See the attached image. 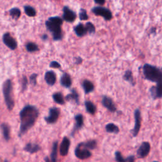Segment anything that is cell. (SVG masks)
<instances>
[{
  "label": "cell",
  "mask_w": 162,
  "mask_h": 162,
  "mask_svg": "<svg viewBox=\"0 0 162 162\" xmlns=\"http://www.w3.org/2000/svg\"><path fill=\"white\" fill-rule=\"evenodd\" d=\"M39 117V110L35 106L27 105L20 112V127L19 136L26 134L32 128Z\"/></svg>",
  "instance_id": "obj_1"
},
{
  "label": "cell",
  "mask_w": 162,
  "mask_h": 162,
  "mask_svg": "<svg viewBox=\"0 0 162 162\" xmlns=\"http://www.w3.org/2000/svg\"><path fill=\"white\" fill-rule=\"evenodd\" d=\"M142 74L146 80L158 84L162 83V70L161 68L145 64L142 66Z\"/></svg>",
  "instance_id": "obj_2"
},
{
  "label": "cell",
  "mask_w": 162,
  "mask_h": 162,
  "mask_svg": "<svg viewBox=\"0 0 162 162\" xmlns=\"http://www.w3.org/2000/svg\"><path fill=\"white\" fill-rule=\"evenodd\" d=\"M3 93L7 108L11 111L14 109L15 103L13 97V85L11 80L7 79L3 85Z\"/></svg>",
  "instance_id": "obj_3"
},
{
  "label": "cell",
  "mask_w": 162,
  "mask_h": 162,
  "mask_svg": "<svg viewBox=\"0 0 162 162\" xmlns=\"http://www.w3.org/2000/svg\"><path fill=\"white\" fill-rule=\"evenodd\" d=\"M46 26L48 30L52 34L55 41H60L63 39V33H62L61 26L53 23L49 20L46 22Z\"/></svg>",
  "instance_id": "obj_4"
},
{
  "label": "cell",
  "mask_w": 162,
  "mask_h": 162,
  "mask_svg": "<svg viewBox=\"0 0 162 162\" xmlns=\"http://www.w3.org/2000/svg\"><path fill=\"white\" fill-rule=\"evenodd\" d=\"M92 12L96 16H99L103 17L106 21H110L113 18V14L111 10L104 7L98 6L92 8Z\"/></svg>",
  "instance_id": "obj_5"
},
{
  "label": "cell",
  "mask_w": 162,
  "mask_h": 162,
  "mask_svg": "<svg viewBox=\"0 0 162 162\" xmlns=\"http://www.w3.org/2000/svg\"><path fill=\"white\" fill-rule=\"evenodd\" d=\"M134 127L131 130V133L133 136V137L136 138L137 136L138 135L141 127V112L139 108H136L134 111Z\"/></svg>",
  "instance_id": "obj_6"
},
{
  "label": "cell",
  "mask_w": 162,
  "mask_h": 162,
  "mask_svg": "<svg viewBox=\"0 0 162 162\" xmlns=\"http://www.w3.org/2000/svg\"><path fill=\"white\" fill-rule=\"evenodd\" d=\"M75 154L80 160H86L90 158L92 155L91 152L88 149L84 148L81 143L79 144L75 150Z\"/></svg>",
  "instance_id": "obj_7"
},
{
  "label": "cell",
  "mask_w": 162,
  "mask_h": 162,
  "mask_svg": "<svg viewBox=\"0 0 162 162\" xmlns=\"http://www.w3.org/2000/svg\"><path fill=\"white\" fill-rule=\"evenodd\" d=\"M151 150L150 143L147 141L142 142L137 150V155L139 158H145L149 154Z\"/></svg>",
  "instance_id": "obj_8"
},
{
  "label": "cell",
  "mask_w": 162,
  "mask_h": 162,
  "mask_svg": "<svg viewBox=\"0 0 162 162\" xmlns=\"http://www.w3.org/2000/svg\"><path fill=\"white\" fill-rule=\"evenodd\" d=\"M60 114V110L58 108L53 107L49 109V115L45 117L46 122L49 124H53L57 122Z\"/></svg>",
  "instance_id": "obj_9"
},
{
  "label": "cell",
  "mask_w": 162,
  "mask_h": 162,
  "mask_svg": "<svg viewBox=\"0 0 162 162\" xmlns=\"http://www.w3.org/2000/svg\"><path fill=\"white\" fill-rule=\"evenodd\" d=\"M101 103L104 108H107L111 113H115L117 111V108L114 100L108 96H103L102 97Z\"/></svg>",
  "instance_id": "obj_10"
},
{
  "label": "cell",
  "mask_w": 162,
  "mask_h": 162,
  "mask_svg": "<svg viewBox=\"0 0 162 162\" xmlns=\"http://www.w3.org/2000/svg\"><path fill=\"white\" fill-rule=\"evenodd\" d=\"M3 42L6 46L11 50H15L18 46L17 42L9 33H5L3 36Z\"/></svg>",
  "instance_id": "obj_11"
},
{
  "label": "cell",
  "mask_w": 162,
  "mask_h": 162,
  "mask_svg": "<svg viewBox=\"0 0 162 162\" xmlns=\"http://www.w3.org/2000/svg\"><path fill=\"white\" fill-rule=\"evenodd\" d=\"M149 91L151 98L154 100L162 98V83H158L156 86L151 87Z\"/></svg>",
  "instance_id": "obj_12"
},
{
  "label": "cell",
  "mask_w": 162,
  "mask_h": 162,
  "mask_svg": "<svg viewBox=\"0 0 162 162\" xmlns=\"http://www.w3.org/2000/svg\"><path fill=\"white\" fill-rule=\"evenodd\" d=\"M63 18L65 21L71 23L76 19V14L67 6H65L63 8Z\"/></svg>",
  "instance_id": "obj_13"
},
{
  "label": "cell",
  "mask_w": 162,
  "mask_h": 162,
  "mask_svg": "<svg viewBox=\"0 0 162 162\" xmlns=\"http://www.w3.org/2000/svg\"><path fill=\"white\" fill-rule=\"evenodd\" d=\"M70 146V139L67 138V137H64L60 147V153L61 156L65 157V156L67 155L68 151H69Z\"/></svg>",
  "instance_id": "obj_14"
},
{
  "label": "cell",
  "mask_w": 162,
  "mask_h": 162,
  "mask_svg": "<svg viewBox=\"0 0 162 162\" xmlns=\"http://www.w3.org/2000/svg\"><path fill=\"white\" fill-rule=\"evenodd\" d=\"M75 120H76V123H75V126L73 127V131L72 134L73 135L79 130H80L83 127L84 125V118L82 114H77L75 117Z\"/></svg>",
  "instance_id": "obj_15"
},
{
  "label": "cell",
  "mask_w": 162,
  "mask_h": 162,
  "mask_svg": "<svg viewBox=\"0 0 162 162\" xmlns=\"http://www.w3.org/2000/svg\"><path fill=\"white\" fill-rule=\"evenodd\" d=\"M45 79L46 83L49 86H53L57 80V77L56 74L53 71H48L45 73Z\"/></svg>",
  "instance_id": "obj_16"
},
{
  "label": "cell",
  "mask_w": 162,
  "mask_h": 162,
  "mask_svg": "<svg viewBox=\"0 0 162 162\" xmlns=\"http://www.w3.org/2000/svg\"><path fill=\"white\" fill-rule=\"evenodd\" d=\"M123 79L129 83L132 86H136V81L134 78L133 73L130 70H127L123 76Z\"/></svg>",
  "instance_id": "obj_17"
},
{
  "label": "cell",
  "mask_w": 162,
  "mask_h": 162,
  "mask_svg": "<svg viewBox=\"0 0 162 162\" xmlns=\"http://www.w3.org/2000/svg\"><path fill=\"white\" fill-rule=\"evenodd\" d=\"M24 151H26L30 154H34L37 152H38L40 149L41 147L39 145L34 144V143H28L26 146L23 148Z\"/></svg>",
  "instance_id": "obj_18"
},
{
  "label": "cell",
  "mask_w": 162,
  "mask_h": 162,
  "mask_svg": "<svg viewBox=\"0 0 162 162\" xmlns=\"http://www.w3.org/2000/svg\"><path fill=\"white\" fill-rule=\"evenodd\" d=\"M60 83L61 86L66 88H69L72 85V79L70 75L67 73H64L61 77Z\"/></svg>",
  "instance_id": "obj_19"
},
{
  "label": "cell",
  "mask_w": 162,
  "mask_h": 162,
  "mask_svg": "<svg viewBox=\"0 0 162 162\" xmlns=\"http://www.w3.org/2000/svg\"><path fill=\"white\" fill-rule=\"evenodd\" d=\"M73 30L75 33H76L77 36L79 37L84 36L87 33H88V31H87L86 26L81 23L77 24V26L74 27Z\"/></svg>",
  "instance_id": "obj_20"
},
{
  "label": "cell",
  "mask_w": 162,
  "mask_h": 162,
  "mask_svg": "<svg viewBox=\"0 0 162 162\" xmlns=\"http://www.w3.org/2000/svg\"><path fill=\"white\" fill-rule=\"evenodd\" d=\"M83 88L86 94H89V93L94 91L95 86L91 81L89 80H84L83 82Z\"/></svg>",
  "instance_id": "obj_21"
},
{
  "label": "cell",
  "mask_w": 162,
  "mask_h": 162,
  "mask_svg": "<svg viewBox=\"0 0 162 162\" xmlns=\"http://www.w3.org/2000/svg\"><path fill=\"white\" fill-rule=\"evenodd\" d=\"M105 130L108 133L117 134L120 132V129L114 123H109L105 126Z\"/></svg>",
  "instance_id": "obj_22"
},
{
  "label": "cell",
  "mask_w": 162,
  "mask_h": 162,
  "mask_svg": "<svg viewBox=\"0 0 162 162\" xmlns=\"http://www.w3.org/2000/svg\"><path fill=\"white\" fill-rule=\"evenodd\" d=\"M65 99L67 101H73L76 102L77 104H79V96L77 92L76 91V89H72L71 91L70 94H68L65 97Z\"/></svg>",
  "instance_id": "obj_23"
},
{
  "label": "cell",
  "mask_w": 162,
  "mask_h": 162,
  "mask_svg": "<svg viewBox=\"0 0 162 162\" xmlns=\"http://www.w3.org/2000/svg\"><path fill=\"white\" fill-rule=\"evenodd\" d=\"M1 128L4 139L7 141H9L10 139V129L9 126L8 124L4 123L1 125Z\"/></svg>",
  "instance_id": "obj_24"
},
{
  "label": "cell",
  "mask_w": 162,
  "mask_h": 162,
  "mask_svg": "<svg viewBox=\"0 0 162 162\" xmlns=\"http://www.w3.org/2000/svg\"><path fill=\"white\" fill-rule=\"evenodd\" d=\"M85 107L86 111L91 115H95L96 112V107L95 104L90 101H85Z\"/></svg>",
  "instance_id": "obj_25"
},
{
  "label": "cell",
  "mask_w": 162,
  "mask_h": 162,
  "mask_svg": "<svg viewBox=\"0 0 162 162\" xmlns=\"http://www.w3.org/2000/svg\"><path fill=\"white\" fill-rule=\"evenodd\" d=\"M57 154H58V142H53L52 147V151L51 154V162H57Z\"/></svg>",
  "instance_id": "obj_26"
},
{
  "label": "cell",
  "mask_w": 162,
  "mask_h": 162,
  "mask_svg": "<svg viewBox=\"0 0 162 162\" xmlns=\"http://www.w3.org/2000/svg\"><path fill=\"white\" fill-rule=\"evenodd\" d=\"M81 145L90 150V149H95L97 147V142L96 140H89L84 142H81Z\"/></svg>",
  "instance_id": "obj_27"
},
{
  "label": "cell",
  "mask_w": 162,
  "mask_h": 162,
  "mask_svg": "<svg viewBox=\"0 0 162 162\" xmlns=\"http://www.w3.org/2000/svg\"><path fill=\"white\" fill-rule=\"evenodd\" d=\"M53 99L56 103L59 104H64L65 103L64 96L61 92H56L55 94H53Z\"/></svg>",
  "instance_id": "obj_28"
},
{
  "label": "cell",
  "mask_w": 162,
  "mask_h": 162,
  "mask_svg": "<svg viewBox=\"0 0 162 162\" xmlns=\"http://www.w3.org/2000/svg\"><path fill=\"white\" fill-rule=\"evenodd\" d=\"M24 11L26 14L30 17H33L36 15V10L29 5H26L24 7Z\"/></svg>",
  "instance_id": "obj_29"
},
{
  "label": "cell",
  "mask_w": 162,
  "mask_h": 162,
  "mask_svg": "<svg viewBox=\"0 0 162 162\" xmlns=\"http://www.w3.org/2000/svg\"><path fill=\"white\" fill-rule=\"evenodd\" d=\"M10 16L15 20H18L21 15L20 10L18 8H13L10 10Z\"/></svg>",
  "instance_id": "obj_30"
},
{
  "label": "cell",
  "mask_w": 162,
  "mask_h": 162,
  "mask_svg": "<svg viewBox=\"0 0 162 162\" xmlns=\"http://www.w3.org/2000/svg\"><path fill=\"white\" fill-rule=\"evenodd\" d=\"M26 50L30 53L37 51H39V49L38 46H37L36 43L32 42H28L26 45Z\"/></svg>",
  "instance_id": "obj_31"
},
{
  "label": "cell",
  "mask_w": 162,
  "mask_h": 162,
  "mask_svg": "<svg viewBox=\"0 0 162 162\" xmlns=\"http://www.w3.org/2000/svg\"><path fill=\"white\" fill-rule=\"evenodd\" d=\"M85 26L86 27L87 31H88V33H89V34H92L95 33L96 28H95V26H94V24L90 22H89L86 23Z\"/></svg>",
  "instance_id": "obj_32"
},
{
  "label": "cell",
  "mask_w": 162,
  "mask_h": 162,
  "mask_svg": "<svg viewBox=\"0 0 162 162\" xmlns=\"http://www.w3.org/2000/svg\"><path fill=\"white\" fill-rule=\"evenodd\" d=\"M48 20L50 22L55 23L56 24H58L59 26H61L62 23H63V20L59 17H52L48 18Z\"/></svg>",
  "instance_id": "obj_33"
},
{
  "label": "cell",
  "mask_w": 162,
  "mask_h": 162,
  "mask_svg": "<svg viewBox=\"0 0 162 162\" xmlns=\"http://www.w3.org/2000/svg\"><path fill=\"white\" fill-rule=\"evenodd\" d=\"M79 18L81 20H87L89 18L88 14H87V11L85 9H80L79 12Z\"/></svg>",
  "instance_id": "obj_34"
},
{
  "label": "cell",
  "mask_w": 162,
  "mask_h": 162,
  "mask_svg": "<svg viewBox=\"0 0 162 162\" xmlns=\"http://www.w3.org/2000/svg\"><path fill=\"white\" fill-rule=\"evenodd\" d=\"M115 157L117 162H126V158L123 157L122 153L119 151H117L115 153Z\"/></svg>",
  "instance_id": "obj_35"
},
{
  "label": "cell",
  "mask_w": 162,
  "mask_h": 162,
  "mask_svg": "<svg viewBox=\"0 0 162 162\" xmlns=\"http://www.w3.org/2000/svg\"><path fill=\"white\" fill-rule=\"evenodd\" d=\"M28 85V80L26 76H23L22 79V92H24L27 88Z\"/></svg>",
  "instance_id": "obj_36"
},
{
  "label": "cell",
  "mask_w": 162,
  "mask_h": 162,
  "mask_svg": "<svg viewBox=\"0 0 162 162\" xmlns=\"http://www.w3.org/2000/svg\"><path fill=\"white\" fill-rule=\"evenodd\" d=\"M37 74L36 73H33L31 75L30 77V83L33 86H36L37 84Z\"/></svg>",
  "instance_id": "obj_37"
},
{
  "label": "cell",
  "mask_w": 162,
  "mask_h": 162,
  "mask_svg": "<svg viewBox=\"0 0 162 162\" xmlns=\"http://www.w3.org/2000/svg\"><path fill=\"white\" fill-rule=\"evenodd\" d=\"M49 66H50V67L53 68H60L61 67L60 64L58 63V62L56 61H51Z\"/></svg>",
  "instance_id": "obj_38"
},
{
  "label": "cell",
  "mask_w": 162,
  "mask_h": 162,
  "mask_svg": "<svg viewBox=\"0 0 162 162\" xmlns=\"http://www.w3.org/2000/svg\"><path fill=\"white\" fill-rule=\"evenodd\" d=\"M126 162H135V156L134 155H130L129 157H127V158H126Z\"/></svg>",
  "instance_id": "obj_39"
},
{
  "label": "cell",
  "mask_w": 162,
  "mask_h": 162,
  "mask_svg": "<svg viewBox=\"0 0 162 162\" xmlns=\"http://www.w3.org/2000/svg\"><path fill=\"white\" fill-rule=\"evenodd\" d=\"M149 34L152 35H155L157 34V28L155 27H153L152 28H151L150 30H149Z\"/></svg>",
  "instance_id": "obj_40"
},
{
  "label": "cell",
  "mask_w": 162,
  "mask_h": 162,
  "mask_svg": "<svg viewBox=\"0 0 162 162\" xmlns=\"http://www.w3.org/2000/svg\"><path fill=\"white\" fill-rule=\"evenodd\" d=\"M95 3L96 4H98L99 5H100L101 7H102V5H103L106 3V2L104 1V0H99V1H97V0H95Z\"/></svg>",
  "instance_id": "obj_41"
},
{
  "label": "cell",
  "mask_w": 162,
  "mask_h": 162,
  "mask_svg": "<svg viewBox=\"0 0 162 162\" xmlns=\"http://www.w3.org/2000/svg\"><path fill=\"white\" fill-rule=\"evenodd\" d=\"M42 39L43 40H46V39H48V36L46 35V34L43 35V36L42 37Z\"/></svg>",
  "instance_id": "obj_42"
},
{
  "label": "cell",
  "mask_w": 162,
  "mask_h": 162,
  "mask_svg": "<svg viewBox=\"0 0 162 162\" xmlns=\"http://www.w3.org/2000/svg\"><path fill=\"white\" fill-rule=\"evenodd\" d=\"M4 162H8V161L7 160H5V161H4Z\"/></svg>",
  "instance_id": "obj_43"
},
{
  "label": "cell",
  "mask_w": 162,
  "mask_h": 162,
  "mask_svg": "<svg viewBox=\"0 0 162 162\" xmlns=\"http://www.w3.org/2000/svg\"><path fill=\"white\" fill-rule=\"evenodd\" d=\"M152 162H158V161H152Z\"/></svg>",
  "instance_id": "obj_44"
}]
</instances>
